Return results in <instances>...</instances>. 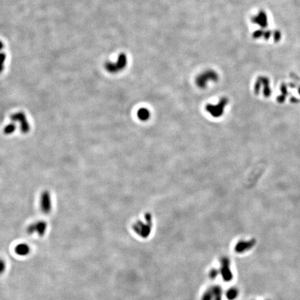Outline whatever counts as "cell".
<instances>
[{"instance_id": "6da1fadb", "label": "cell", "mask_w": 300, "mask_h": 300, "mask_svg": "<svg viewBox=\"0 0 300 300\" xmlns=\"http://www.w3.org/2000/svg\"><path fill=\"white\" fill-rule=\"evenodd\" d=\"M147 222L146 224H145L142 221H138L133 226V229L142 238H147L151 233V225H152L151 216L150 214H147Z\"/></svg>"}, {"instance_id": "7a4b0ae2", "label": "cell", "mask_w": 300, "mask_h": 300, "mask_svg": "<svg viewBox=\"0 0 300 300\" xmlns=\"http://www.w3.org/2000/svg\"><path fill=\"white\" fill-rule=\"evenodd\" d=\"M46 230H47V223L43 221H39L30 224L27 227V233L29 235L36 233L39 236H42L45 235Z\"/></svg>"}, {"instance_id": "3957f363", "label": "cell", "mask_w": 300, "mask_h": 300, "mask_svg": "<svg viewBox=\"0 0 300 300\" xmlns=\"http://www.w3.org/2000/svg\"><path fill=\"white\" fill-rule=\"evenodd\" d=\"M11 119L14 122H20V129L22 132H29L30 130V125L29 122L27 120V117L23 112H18L11 116Z\"/></svg>"}, {"instance_id": "277c9868", "label": "cell", "mask_w": 300, "mask_h": 300, "mask_svg": "<svg viewBox=\"0 0 300 300\" xmlns=\"http://www.w3.org/2000/svg\"><path fill=\"white\" fill-rule=\"evenodd\" d=\"M226 107V102L222 101L217 104H211L207 106L206 110L208 112L211 114L212 116L217 117L220 116L222 114L224 113V108Z\"/></svg>"}, {"instance_id": "5b68a950", "label": "cell", "mask_w": 300, "mask_h": 300, "mask_svg": "<svg viewBox=\"0 0 300 300\" xmlns=\"http://www.w3.org/2000/svg\"><path fill=\"white\" fill-rule=\"evenodd\" d=\"M40 209L43 213L47 214L52 210L51 196L47 191H44L40 197Z\"/></svg>"}, {"instance_id": "8992f818", "label": "cell", "mask_w": 300, "mask_h": 300, "mask_svg": "<svg viewBox=\"0 0 300 300\" xmlns=\"http://www.w3.org/2000/svg\"><path fill=\"white\" fill-rule=\"evenodd\" d=\"M222 269L221 273L222 274L223 277L225 280L229 281L231 279V273L229 268V260H223L222 262Z\"/></svg>"}, {"instance_id": "52a82bcc", "label": "cell", "mask_w": 300, "mask_h": 300, "mask_svg": "<svg viewBox=\"0 0 300 300\" xmlns=\"http://www.w3.org/2000/svg\"><path fill=\"white\" fill-rule=\"evenodd\" d=\"M15 251L17 254L25 256H27L29 254L30 247L26 243H21L19 244L18 246H16Z\"/></svg>"}, {"instance_id": "ba28073f", "label": "cell", "mask_w": 300, "mask_h": 300, "mask_svg": "<svg viewBox=\"0 0 300 300\" xmlns=\"http://www.w3.org/2000/svg\"><path fill=\"white\" fill-rule=\"evenodd\" d=\"M150 116H151V113H150L149 110L146 108H140L137 112V117H138L139 120L142 121H147L149 120Z\"/></svg>"}, {"instance_id": "9c48e42d", "label": "cell", "mask_w": 300, "mask_h": 300, "mask_svg": "<svg viewBox=\"0 0 300 300\" xmlns=\"http://www.w3.org/2000/svg\"><path fill=\"white\" fill-rule=\"evenodd\" d=\"M252 241L250 242H244L242 243H238V245L236 246V251L238 252H242L245 251L246 250H247V248H251L252 246Z\"/></svg>"}, {"instance_id": "30bf717a", "label": "cell", "mask_w": 300, "mask_h": 300, "mask_svg": "<svg viewBox=\"0 0 300 300\" xmlns=\"http://www.w3.org/2000/svg\"><path fill=\"white\" fill-rule=\"evenodd\" d=\"M15 129H16V127H15L14 124H10L4 128V132L6 135H9V134H13V133L14 132Z\"/></svg>"}, {"instance_id": "8fae6325", "label": "cell", "mask_w": 300, "mask_h": 300, "mask_svg": "<svg viewBox=\"0 0 300 300\" xmlns=\"http://www.w3.org/2000/svg\"><path fill=\"white\" fill-rule=\"evenodd\" d=\"M237 295H238V291L235 288H231V290L227 291V293H226V297L230 300L234 299Z\"/></svg>"}, {"instance_id": "7c38bea8", "label": "cell", "mask_w": 300, "mask_h": 300, "mask_svg": "<svg viewBox=\"0 0 300 300\" xmlns=\"http://www.w3.org/2000/svg\"><path fill=\"white\" fill-rule=\"evenodd\" d=\"M1 273H3V272H4V269H5V265H4V260H1Z\"/></svg>"}]
</instances>
